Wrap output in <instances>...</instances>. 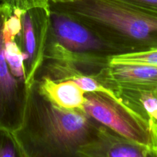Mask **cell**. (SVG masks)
Instances as JSON below:
<instances>
[{"label":"cell","instance_id":"1","mask_svg":"<svg viewBox=\"0 0 157 157\" xmlns=\"http://www.w3.org/2000/svg\"><path fill=\"white\" fill-rule=\"evenodd\" d=\"M100 123L81 110L61 108L29 89L21 128L13 133L23 157L78 156L94 138Z\"/></svg>","mask_w":157,"mask_h":157},{"label":"cell","instance_id":"2","mask_svg":"<svg viewBox=\"0 0 157 157\" xmlns=\"http://www.w3.org/2000/svg\"><path fill=\"white\" fill-rule=\"evenodd\" d=\"M114 46L120 53L157 49V13L131 0L50 2Z\"/></svg>","mask_w":157,"mask_h":157},{"label":"cell","instance_id":"3","mask_svg":"<svg viewBox=\"0 0 157 157\" xmlns=\"http://www.w3.org/2000/svg\"><path fill=\"white\" fill-rule=\"evenodd\" d=\"M84 112L97 122L121 136L144 146L155 156V145L150 126L123 102L102 93H85Z\"/></svg>","mask_w":157,"mask_h":157},{"label":"cell","instance_id":"4","mask_svg":"<svg viewBox=\"0 0 157 157\" xmlns=\"http://www.w3.org/2000/svg\"><path fill=\"white\" fill-rule=\"evenodd\" d=\"M49 36L67 50L94 57L121 54L92 29L65 12L50 7Z\"/></svg>","mask_w":157,"mask_h":157},{"label":"cell","instance_id":"5","mask_svg":"<svg viewBox=\"0 0 157 157\" xmlns=\"http://www.w3.org/2000/svg\"><path fill=\"white\" fill-rule=\"evenodd\" d=\"M11 12L9 6L0 4V127L14 133L24 122L29 89L11 73L4 55L3 25Z\"/></svg>","mask_w":157,"mask_h":157},{"label":"cell","instance_id":"6","mask_svg":"<svg viewBox=\"0 0 157 157\" xmlns=\"http://www.w3.org/2000/svg\"><path fill=\"white\" fill-rule=\"evenodd\" d=\"M50 10L33 9L21 15V31L17 41L25 55V84L31 89L36 81L37 75L45 61V52L50 33Z\"/></svg>","mask_w":157,"mask_h":157},{"label":"cell","instance_id":"7","mask_svg":"<svg viewBox=\"0 0 157 157\" xmlns=\"http://www.w3.org/2000/svg\"><path fill=\"white\" fill-rule=\"evenodd\" d=\"M79 157H153L151 150L100 124L91 141L81 147Z\"/></svg>","mask_w":157,"mask_h":157},{"label":"cell","instance_id":"8","mask_svg":"<svg viewBox=\"0 0 157 157\" xmlns=\"http://www.w3.org/2000/svg\"><path fill=\"white\" fill-rule=\"evenodd\" d=\"M92 77L110 90L157 85V66L147 64H108Z\"/></svg>","mask_w":157,"mask_h":157},{"label":"cell","instance_id":"9","mask_svg":"<svg viewBox=\"0 0 157 157\" xmlns=\"http://www.w3.org/2000/svg\"><path fill=\"white\" fill-rule=\"evenodd\" d=\"M35 89L40 95L52 104L70 110L84 112L85 92L71 80H55L44 75L36 80Z\"/></svg>","mask_w":157,"mask_h":157},{"label":"cell","instance_id":"10","mask_svg":"<svg viewBox=\"0 0 157 157\" xmlns=\"http://www.w3.org/2000/svg\"><path fill=\"white\" fill-rule=\"evenodd\" d=\"M120 100L150 126L157 157V85L144 87H125L113 90Z\"/></svg>","mask_w":157,"mask_h":157},{"label":"cell","instance_id":"11","mask_svg":"<svg viewBox=\"0 0 157 157\" xmlns=\"http://www.w3.org/2000/svg\"><path fill=\"white\" fill-rule=\"evenodd\" d=\"M2 32L4 40V55L11 73L16 78L25 81V70L24 63L26 58L25 55L23 53L17 41V36L8 33L4 31V29Z\"/></svg>","mask_w":157,"mask_h":157},{"label":"cell","instance_id":"12","mask_svg":"<svg viewBox=\"0 0 157 157\" xmlns=\"http://www.w3.org/2000/svg\"><path fill=\"white\" fill-rule=\"evenodd\" d=\"M109 64H147L157 66V49L111 55L109 57Z\"/></svg>","mask_w":157,"mask_h":157},{"label":"cell","instance_id":"13","mask_svg":"<svg viewBox=\"0 0 157 157\" xmlns=\"http://www.w3.org/2000/svg\"><path fill=\"white\" fill-rule=\"evenodd\" d=\"M22 157L13 133L0 127V157Z\"/></svg>","mask_w":157,"mask_h":157},{"label":"cell","instance_id":"14","mask_svg":"<svg viewBox=\"0 0 157 157\" xmlns=\"http://www.w3.org/2000/svg\"><path fill=\"white\" fill-rule=\"evenodd\" d=\"M1 3L6 5L11 9L12 12L18 9L26 12L33 9H44L50 10V2L55 0H0Z\"/></svg>","mask_w":157,"mask_h":157},{"label":"cell","instance_id":"15","mask_svg":"<svg viewBox=\"0 0 157 157\" xmlns=\"http://www.w3.org/2000/svg\"><path fill=\"white\" fill-rule=\"evenodd\" d=\"M131 1L157 13V0H131Z\"/></svg>","mask_w":157,"mask_h":157},{"label":"cell","instance_id":"16","mask_svg":"<svg viewBox=\"0 0 157 157\" xmlns=\"http://www.w3.org/2000/svg\"><path fill=\"white\" fill-rule=\"evenodd\" d=\"M72 0H55L52 2L53 3H60V2H71Z\"/></svg>","mask_w":157,"mask_h":157}]
</instances>
